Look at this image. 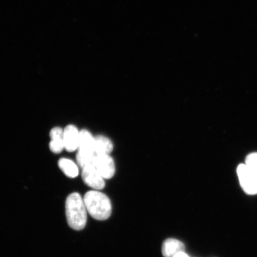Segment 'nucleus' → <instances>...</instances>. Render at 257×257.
I'll list each match as a JSON object with an SVG mask.
<instances>
[{
	"mask_svg": "<svg viewBox=\"0 0 257 257\" xmlns=\"http://www.w3.org/2000/svg\"><path fill=\"white\" fill-rule=\"evenodd\" d=\"M66 215L70 228L75 230L84 229L87 221V210L84 201L79 193H72L67 197Z\"/></svg>",
	"mask_w": 257,
	"mask_h": 257,
	"instance_id": "1",
	"label": "nucleus"
},
{
	"mask_svg": "<svg viewBox=\"0 0 257 257\" xmlns=\"http://www.w3.org/2000/svg\"><path fill=\"white\" fill-rule=\"evenodd\" d=\"M86 210L92 217L97 220H105L110 216L111 203L107 195L98 191L86 192L83 198Z\"/></svg>",
	"mask_w": 257,
	"mask_h": 257,
	"instance_id": "2",
	"label": "nucleus"
},
{
	"mask_svg": "<svg viewBox=\"0 0 257 257\" xmlns=\"http://www.w3.org/2000/svg\"><path fill=\"white\" fill-rule=\"evenodd\" d=\"M237 175L241 187L246 194H257V177L245 163L240 164L237 168Z\"/></svg>",
	"mask_w": 257,
	"mask_h": 257,
	"instance_id": "3",
	"label": "nucleus"
},
{
	"mask_svg": "<svg viewBox=\"0 0 257 257\" xmlns=\"http://www.w3.org/2000/svg\"><path fill=\"white\" fill-rule=\"evenodd\" d=\"M95 167L104 179H110L114 175L115 169L114 160L108 154L96 155Z\"/></svg>",
	"mask_w": 257,
	"mask_h": 257,
	"instance_id": "4",
	"label": "nucleus"
},
{
	"mask_svg": "<svg viewBox=\"0 0 257 257\" xmlns=\"http://www.w3.org/2000/svg\"><path fill=\"white\" fill-rule=\"evenodd\" d=\"M82 178L86 185L95 190H101L104 188V179L99 174L95 166L82 169Z\"/></svg>",
	"mask_w": 257,
	"mask_h": 257,
	"instance_id": "5",
	"label": "nucleus"
},
{
	"mask_svg": "<svg viewBox=\"0 0 257 257\" xmlns=\"http://www.w3.org/2000/svg\"><path fill=\"white\" fill-rule=\"evenodd\" d=\"M80 132L74 125L70 124L64 130V149L67 152H75L78 149Z\"/></svg>",
	"mask_w": 257,
	"mask_h": 257,
	"instance_id": "6",
	"label": "nucleus"
},
{
	"mask_svg": "<svg viewBox=\"0 0 257 257\" xmlns=\"http://www.w3.org/2000/svg\"><path fill=\"white\" fill-rule=\"evenodd\" d=\"M78 153L84 155L96 154L95 152V138L89 131L83 130L80 132Z\"/></svg>",
	"mask_w": 257,
	"mask_h": 257,
	"instance_id": "7",
	"label": "nucleus"
},
{
	"mask_svg": "<svg viewBox=\"0 0 257 257\" xmlns=\"http://www.w3.org/2000/svg\"><path fill=\"white\" fill-rule=\"evenodd\" d=\"M184 243L176 239H166L162 246V253L165 257H174L178 253L185 252Z\"/></svg>",
	"mask_w": 257,
	"mask_h": 257,
	"instance_id": "8",
	"label": "nucleus"
},
{
	"mask_svg": "<svg viewBox=\"0 0 257 257\" xmlns=\"http://www.w3.org/2000/svg\"><path fill=\"white\" fill-rule=\"evenodd\" d=\"M50 149L51 152L56 154L62 152L64 149V130L59 127H54L50 131Z\"/></svg>",
	"mask_w": 257,
	"mask_h": 257,
	"instance_id": "9",
	"label": "nucleus"
},
{
	"mask_svg": "<svg viewBox=\"0 0 257 257\" xmlns=\"http://www.w3.org/2000/svg\"><path fill=\"white\" fill-rule=\"evenodd\" d=\"M113 149V145L111 141L102 136L95 137V152L96 155L100 154H110Z\"/></svg>",
	"mask_w": 257,
	"mask_h": 257,
	"instance_id": "10",
	"label": "nucleus"
},
{
	"mask_svg": "<svg viewBox=\"0 0 257 257\" xmlns=\"http://www.w3.org/2000/svg\"><path fill=\"white\" fill-rule=\"evenodd\" d=\"M59 168L67 177L75 178L78 176L79 170L76 164L71 160L61 159L58 163Z\"/></svg>",
	"mask_w": 257,
	"mask_h": 257,
	"instance_id": "11",
	"label": "nucleus"
},
{
	"mask_svg": "<svg viewBox=\"0 0 257 257\" xmlns=\"http://www.w3.org/2000/svg\"><path fill=\"white\" fill-rule=\"evenodd\" d=\"M96 154L93 155H84L80 153L77 154L76 160L79 166L82 169L86 167L95 166Z\"/></svg>",
	"mask_w": 257,
	"mask_h": 257,
	"instance_id": "12",
	"label": "nucleus"
},
{
	"mask_svg": "<svg viewBox=\"0 0 257 257\" xmlns=\"http://www.w3.org/2000/svg\"><path fill=\"white\" fill-rule=\"evenodd\" d=\"M245 164L257 177V153L249 154L246 157Z\"/></svg>",
	"mask_w": 257,
	"mask_h": 257,
	"instance_id": "13",
	"label": "nucleus"
},
{
	"mask_svg": "<svg viewBox=\"0 0 257 257\" xmlns=\"http://www.w3.org/2000/svg\"><path fill=\"white\" fill-rule=\"evenodd\" d=\"M174 257H189L185 252H182L178 253Z\"/></svg>",
	"mask_w": 257,
	"mask_h": 257,
	"instance_id": "14",
	"label": "nucleus"
}]
</instances>
